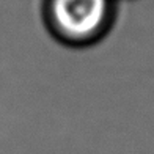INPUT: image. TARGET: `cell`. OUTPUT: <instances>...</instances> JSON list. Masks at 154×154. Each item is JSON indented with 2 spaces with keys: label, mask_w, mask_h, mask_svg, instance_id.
<instances>
[{
  "label": "cell",
  "mask_w": 154,
  "mask_h": 154,
  "mask_svg": "<svg viewBox=\"0 0 154 154\" xmlns=\"http://www.w3.org/2000/svg\"><path fill=\"white\" fill-rule=\"evenodd\" d=\"M41 17L58 44L87 49L99 44L113 29L116 0H43Z\"/></svg>",
  "instance_id": "6da1fadb"
}]
</instances>
